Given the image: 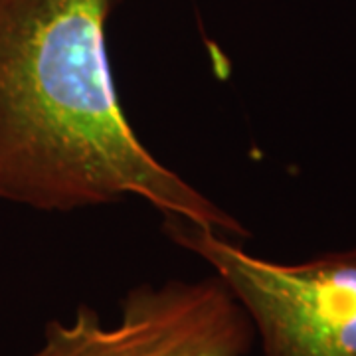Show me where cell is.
<instances>
[{"label":"cell","instance_id":"obj_1","mask_svg":"<svg viewBox=\"0 0 356 356\" xmlns=\"http://www.w3.org/2000/svg\"><path fill=\"white\" fill-rule=\"evenodd\" d=\"M121 2L0 0V202L72 214L137 198L163 218L248 238L123 111L107 50Z\"/></svg>","mask_w":356,"mask_h":356},{"label":"cell","instance_id":"obj_2","mask_svg":"<svg viewBox=\"0 0 356 356\" xmlns=\"http://www.w3.org/2000/svg\"><path fill=\"white\" fill-rule=\"evenodd\" d=\"M163 232L224 281L264 356H356V248L281 264L178 218H163Z\"/></svg>","mask_w":356,"mask_h":356},{"label":"cell","instance_id":"obj_3","mask_svg":"<svg viewBox=\"0 0 356 356\" xmlns=\"http://www.w3.org/2000/svg\"><path fill=\"white\" fill-rule=\"evenodd\" d=\"M254 343L248 313L210 273L140 283L125 295L115 325L81 303L72 321L51 318L32 356H248Z\"/></svg>","mask_w":356,"mask_h":356}]
</instances>
